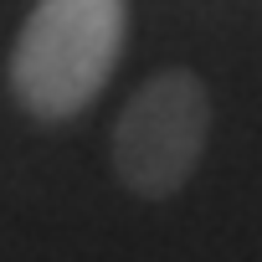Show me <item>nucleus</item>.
Here are the masks:
<instances>
[{"instance_id": "nucleus-1", "label": "nucleus", "mask_w": 262, "mask_h": 262, "mask_svg": "<svg viewBox=\"0 0 262 262\" xmlns=\"http://www.w3.org/2000/svg\"><path fill=\"white\" fill-rule=\"evenodd\" d=\"M128 41V0H36L11 62L6 88L36 123H67L98 103Z\"/></svg>"}, {"instance_id": "nucleus-2", "label": "nucleus", "mask_w": 262, "mask_h": 262, "mask_svg": "<svg viewBox=\"0 0 262 262\" xmlns=\"http://www.w3.org/2000/svg\"><path fill=\"white\" fill-rule=\"evenodd\" d=\"M206 144H211V93L201 72L160 67L123 103L108 139V165L128 195L170 201L201 170Z\"/></svg>"}]
</instances>
